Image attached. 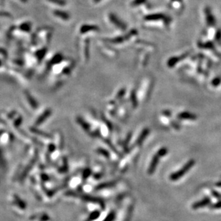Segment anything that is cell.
Here are the masks:
<instances>
[{
    "label": "cell",
    "instance_id": "6da1fadb",
    "mask_svg": "<svg viewBox=\"0 0 221 221\" xmlns=\"http://www.w3.org/2000/svg\"><path fill=\"white\" fill-rule=\"evenodd\" d=\"M194 165V160L193 159L190 160L185 165H184V167H182L181 169L178 170L177 172H174V173L172 174V175L170 176V179H171V180H172V181H176V180L181 178L182 176L185 174L186 172H187L192 167H193Z\"/></svg>",
    "mask_w": 221,
    "mask_h": 221
},
{
    "label": "cell",
    "instance_id": "8992f818",
    "mask_svg": "<svg viewBox=\"0 0 221 221\" xmlns=\"http://www.w3.org/2000/svg\"><path fill=\"white\" fill-rule=\"evenodd\" d=\"M158 161H159V156H158L157 155H156L155 157H154L152 162H151V165H150V167H149V173H151V172L155 170V167L157 166V163H158Z\"/></svg>",
    "mask_w": 221,
    "mask_h": 221
},
{
    "label": "cell",
    "instance_id": "9a60e30c",
    "mask_svg": "<svg viewBox=\"0 0 221 221\" xmlns=\"http://www.w3.org/2000/svg\"><path fill=\"white\" fill-rule=\"evenodd\" d=\"M216 41L218 42V43H220V42H221V31H220V30H218V32H217L216 36Z\"/></svg>",
    "mask_w": 221,
    "mask_h": 221
},
{
    "label": "cell",
    "instance_id": "7a4b0ae2",
    "mask_svg": "<svg viewBox=\"0 0 221 221\" xmlns=\"http://www.w3.org/2000/svg\"><path fill=\"white\" fill-rule=\"evenodd\" d=\"M205 15L207 22H208V25L215 26V25H216V20H215L213 15H212L211 11H210V9L209 8H206L205 9Z\"/></svg>",
    "mask_w": 221,
    "mask_h": 221
},
{
    "label": "cell",
    "instance_id": "30bf717a",
    "mask_svg": "<svg viewBox=\"0 0 221 221\" xmlns=\"http://www.w3.org/2000/svg\"><path fill=\"white\" fill-rule=\"evenodd\" d=\"M179 60H180L179 58H172L169 60V62H168V65H169V67L174 66V65H175L178 61H179Z\"/></svg>",
    "mask_w": 221,
    "mask_h": 221
},
{
    "label": "cell",
    "instance_id": "5bb4252c",
    "mask_svg": "<svg viewBox=\"0 0 221 221\" xmlns=\"http://www.w3.org/2000/svg\"><path fill=\"white\" fill-rule=\"evenodd\" d=\"M49 1H50L52 3L56 4V5H66V2H65L63 0H49Z\"/></svg>",
    "mask_w": 221,
    "mask_h": 221
},
{
    "label": "cell",
    "instance_id": "9c48e42d",
    "mask_svg": "<svg viewBox=\"0 0 221 221\" xmlns=\"http://www.w3.org/2000/svg\"><path fill=\"white\" fill-rule=\"evenodd\" d=\"M202 47H204L203 48H206V49H210V50H214L215 45L214 44L211 42H206L205 44H202Z\"/></svg>",
    "mask_w": 221,
    "mask_h": 221
},
{
    "label": "cell",
    "instance_id": "52a82bcc",
    "mask_svg": "<svg viewBox=\"0 0 221 221\" xmlns=\"http://www.w3.org/2000/svg\"><path fill=\"white\" fill-rule=\"evenodd\" d=\"M55 15L57 17L62 18V20H68L69 15L66 12H64L62 11H55Z\"/></svg>",
    "mask_w": 221,
    "mask_h": 221
},
{
    "label": "cell",
    "instance_id": "3957f363",
    "mask_svg": "<svg viewBox=\"0 0 221 221\" xmlns=\"http://www.w3.org/2000/svg\"><path fill=\"white\" fill-rule=\"evenodd\" d=\"M178 118L181 119H190V120H194L197 119V116L193 113L189 112H182L178 115Z\"/></svg>",
    "mask_w": 221,
    "mask_h": 221
},
{
    "label": "cell",
    "instance_id": "e0dca14e",
    "mask_svg": "<svg viewBox=\"0 0 221 221\" xmlns=\"http://www.w3.org/2000/svg\"><path fill=\"white\" fill-rule=\"evenodd\" d=\"M212 207H213V208H221V202H218V203H217L216 205H213Z\"/></svg>",
    "mask_w": 221,
    "mask_h": 221
},
{
    "label": "cell",
    "instance_id": "4fadbf2b",
    "mask_svg": "<svg viewBox=\"0 0 221 221\" xmlns=\"http://www.w3.org/2000/svg\"><path fill=\"white\" fill-rule=\"evenodd\" d=\"M220 82H221L220 78H219V77H218V78H214L213 80H212V86H218V85L220 84Z\"/></svg>",
    "mask_w": 221,
    "mask_h": 221
},
{
    "label": "cell",
    "instance_id": "5b68a950",
    "mask_svg": "<svg viewBox=\"0 0 221 221\" xmlns=\"http://www.w3.org/2000/svg\"><path fill=\"white\" fill-rule=\"evenodd\" d=\"M110 17V20H111V22H112L113 24H115L116 25L118 26L119 27H120V28H124L125 27V26L123 25V22H121L120 20H119L118 18L116 17L114 15H110V17Z\"/></svg>",
    "mask_w": 221,
    "mask_h": 221
},
{
    "label": "cell",
    "instance_id": "2e32d148",
    "mask_svg": "<svg viewBox=\"0 0 221 221\" xmlns=\"http://www.w3.org/2000/svg\"><path fill=\"white\" fill-rule=\"evenodd\" d=\"M144 1V0H135L133 4H134V5H140V4L142 3Z\"/></svg>",
    "mask_w": 221,
    "mask_h": 221
},
{
    "label": "cell",
    "instance_id": "8fae6325",
    "mask_svg": "<svg viewBox=\"0 0 221 221\" xmlns=\"http://www.w3.org/2000/svg\"><path fill=\"white\" fill-rule=\"evenodd\" d=\"M148 133H149V131H148V129H145V130L142 133H141L140 137L139 138V142H141V141L144 140V138L147 137Z\"/></svg>",
    "mask_w": 221,
    "mask_h": 221
},
{
    "label": "cell",
    "instance_id": "277c9868",
    "mask_svg": "<svg viewBox=\"0 0 221 221\" xmlns=\"http://www.w3.org/2000/svg\"><path fill=\"white\" fill-rule=\"evenodd\" d=\"M210 202V200L209 198H205V199L200 200V201L196 202L195 204L193 205V208L194 209H198L199 208H201V207L205 206L209 204V202Z\"/></svg>",
    "mask_w": 221,
    "mask_h": 221
},
{
    "label": "cell",
    "instance_id": "7c38bea8",
    "mask_svg": "<svg viewBox=\"0 0 221 221\" xmlns=\"http://www.w3.org/2000/svg\"><path fill=\"white\" fill-rule=\"evenodd\" d=\"M167 153V149H166V148H162V149H160L159 150V151H158L157 155L159 156V157H163V156H165Z\"/></svg>",
    "mask_w": 221,
    "mask_h": 221
},
{
    "label": "cell",
    "instance_id": "d6986e66",
    "mask_svg": "<svg viewBox=\"0 0 221 221\" xmlns=\"http://www.w3.org/2000/svg\"><path fill=\"white\" fill-rule=\"evenodd\" d=\"M95 1H99V0H95Z\"/></svg>",
    "mask_w": 221,
    "mask_h": 221
},
{
    "label": "cell",
    "instance_id": "ba28073f",
    "mask_svg": "<svg viewBox=\"0 0 221 221\" xmlns=\"http://www.w3.org/2000/svg\"><path fill=\"white\" fill-rule=\"evenodd\" d=\"M164 16L162 15H160V14H157V15H149L147 17V20H159V19H163Z\"/></svg>",
    "mask_w": 221,
    "mask_h": 221
},
{
    "label": "cell",
    "instance_id": "ac0fdd59",
    "mask_svg": "<svg viewBox=\"0 0 221 221\" xmlns=\"http://www.w3.org/2000/svg\"><path fill=\"white\" fill-rule=\"evenodd\" d=\"M21 1L22 2H27V0H21Z\"/></svg>",
    "mask_w": 221,
    "mask_h": 221
}]
</instances>
